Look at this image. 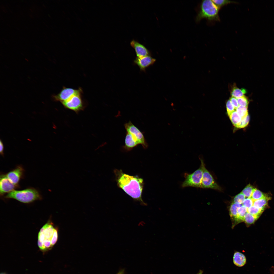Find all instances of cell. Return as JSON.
Returning <instances> with one entry per match:
<instances>
[{
  "label": "cell",
  "instance_id": "cell-1",
  "mask_svg": "<svg viewBox=\"0 0 274 274\" xmlns=\"http://www.w3.org/2000/svg\"><path fill=\"white\" fill-rule=\"evenodd\" d=\"M114 172L118 186L134 200L140 202L142 205H146L142 198L143 179L138 176L125 174L121 170L115 169Z\"/></svg>",
  "mask_w": 274,
  "mask_h": 274
},
{
  "label": "cell",
  "instance_id": "cell-2",
  "mask_svg": "<svg viewBox=\"0 0 274 274\" xmlns=\"http://www.w3.org/2000/svg\"><path fill=\"white\" fill-rule=\"evenodd\" d=\"M219 9L212 0L202 1L196 21L198 22L202 19H205L209 21H219L220 19L218 12Z\"/></svg>",
  "mask_w": 274,
  "mask_h": 274
},
{
  "label": "cell",
  "instance_id": "cell-3",
  "mask_svg": "<svg viewBox=\"0 0 274 274\" xmlns=\"http://www.w3.org/2000/svg\"><path fill=\"white\" fill-rule=\"evenodd\" d=\"M55 228L53 223L48 221L40 229L38 236V245L43 252L47 251L53 247L52 241Z\"/></svg>",
  "mask_w": 274,
  "mask_h": 274
},
{
  "label": "cell",
  "instance_id": "cell-4",
  "mask_svg": "<svg viewBox=\"0 0 274 274\" xmlns=\"http://www.w3.org/2000/svg\"><path fill=\"white\" fill-rule=\"evenodd\" d=\"M5 197L7 198L15 199L26 203H31L42 198L39 192L33 188H28L21 190H14L8 193Z\"/></svg>",
  "mask_w": 274,
  "mask_h": 274
},
{
  "label": "cell",
  "instance_id": "cell-5",
  "mask_svg": "<svg viewBox=\"0 0 274 274\" xmlns=\"http://www.w3.org/2000/svg\"><path fill=\"white\" fill-rule=\"evenodd\" d=\"M82 90L80 88L78 92L61 103L65 108L75 112L83 110L85 105L82 97Z\"/></svg>",
  "mask_w": 274,
  "mask_h": 274
},
{
  "label": "cell",
  "instance_id": "cell-6",
  "mask_svg": "<svg viewBox=\"0 0 274 274\" xmlns=\"http://www.w3.org/2000/svg\"><path fill=\"white\" fill-rule=\"evenodd\" d=\"M202 174L203 170L200 166L192 173L186 175L185 179L182 184V187H201Z\"/></svg>",
  "mask_w": 274,
  "mask_h": 274
},
{
  "label": "cell",
  "instance_id": "cell-7",
  "mask_svg": "<svg viewBox=\"0 0 274 274\" xmlns=\"http://www.w3.org/2000/svg\"><path fill=\"white\" fill-rule=\"evenodd\" d=\"M124 126L126 132L130 133L139 145H141L144 149L147 148L148 145L143 133L130 121L125 123Z\"/></svg>",
  "mask_w": 274,
  "mask_h": 274
},
{
  "label": "cell",
  "instance_id": "cell-8",
  "mask_svg": "<svg viewBox=\"0 0 274 274\" xmlns=\"http://www.w3.org/2000/svg\"><path fill=\"white\" fill-rule=\"evenodd\" d=\"M201 166L203 170L201 188L220 190V187L215 182L212 175L206 168L203 160L201 159Z\"/></svg>",
  "mask_w": 274,
  "mask_h": 274
},
{
  "label": "cell",
  "instance_id": "cell-9",
  "mask_svg": "<svg viewBox=\"0 0 274 274\" xmlns=\"http://www.w3.org/2000/svg\"><path fill=\"white\" fill-rule=\"evenodd\" d=\"M80 88L78 89H75L70 88L63 87L61 91L56 95H53L52 97L55 101H59L61 102L65 101L70 98L74 94L79 90Z\"/></svg>",
  "mask_w": 274,
  "mask_h": 274
},
{
  "label": "cell",
  "instance_id": "cell-10",
  "mask_svg": "<svg viewBox=\"0 0 274 274\" xmlns=\"http://www.w3.org/2000/svg\"><path fill=\"white\" fill-rule=\"evenodd\" d=\"M19 187L11 182L6 175H1L0 178V194L3 196L5 194L11 192Z\"/></svg>",
  "mask_w": 274,
  "mask_h": 274
},
{
  "label": "cell",
  "instance_id": "cell-11",
  "mask_svg": "<svg viewBox=\"0 0 274 274\" xmlns=\"http://www.w3.org/2000/svg\"><path fill=\"white\" fill-rule=\"evenodd\" d=\"M24 169L21 165L8 173L6 175L9 180L15 185L19 186L18 183L23 177Z\"/></svg>",
  "mask_w": 274,
  "mask_h": 274
},
{
  "label": "cell",
  "instance_id": "cell-12",
  "mask_svg": "<svg viewBox=\"0 0 274 274\" xmlns=\"http://www.w3.org/2000/svg\"><path fill=\"white\" fill-rule=\"evenodd\" d=\"M156 61L155 59L149 55L141 57H136L134 63L138 66L141 71L145 72L147 68L153 65Z\"/></svg>",
  "mask_w": 274,
  "mask_h": 274
},
{
  "label": "cell",
  "instance_id": "cell-13",
  "mask_svg": "<svg viewBox=\"0 0 274 274\" xmlns=\"http://www.w3.org/2000/svg\"><path fill=\"white\" fill-rule=\"evenodd\" d=\"M131 46L134 49L137 57H141L150 55L148 50L143 44L134 40L130 42Z\"/></svg>",
  "mask_w": 274,
  "mask_h": 274
},
{
  "label": "cell",
  "instance_id": "cell-14",
  "mask_svg": "<svg viewBox=\"0 0 274 274\" xmlns=\"http://www.w3.org/2000/svg\"><path fill=\"white\" fill-rule=\"evenodd\" d=\"M139 144L130 133L126 132L125 139L124 149L127 151L131 150Z\"/></svg>",
  "mask_w": 274,
  "mask_h": 274
},
{
  "label": "cell",
  "instance_id": "cell-15",
  "mask_svg": "<svg viewBox=\"0 0 274 274\" xmlns=\"http://www.w3.org/2000/svg\"><path fill=\"white\" fill-rule=\"evenodd\" d=\"M233 260L235 265L241 267L245 264L246 259L244 254L238 252H236L234 253Z\"/></svg>",
  "mask_w": 274,
  "mask_h": 274
},
{
  "label": "cell",
  "instance_id": "cell-16",
  "mask_svg": "<svg viewBox=\"0 0 274 274\" xmlns=\"http://www.w3.org/2000/svg\"><path fill=\"white\" fill-rule=\"evenodd\" d=\"M241 204L233 202L231 205L229 210L230 216L234 224H236L238 210L239 207L242 206Z\"/></svg>",
  "mask_w": 274,
  "mask_h": 274
},
{
  "label": "cell",
  "instance_id": "cell-17",
  "mask_svg": "<svg viewBox=\"0 0 274 274\" xmlns=\"http://www.w3.org/2000/svg\"><path fill=\"white\" fill-rule=\"evenodd\" d=\"M246 92L245 89L244 88L239 89L235 85H234L231 89V94L232 96L238 98L244 96Z\"/></svg>",
  "mask_w": 274,
  "mask_h": 274
},
{
  "label": "cell",
  "instance_id": "cell-18",
  "mask_svg": "<svg viewBox=\"0 0 274 274\" xmlns=\"http://www.w3.org/2000/svg\"><path fill=\"white\" fill-rule=\"evenodd\" d=\"M270 199L269 197L266 196L263 198L254 201L253 206L258 208L264 209L267 204L268 201Z\"/></svg>",
  "mask_w": 274,
  "mask_h": 274
},
{
  "label": "cell",
  "instance_id": "cell-19",
  "mask_svg": "<svg viewBox=\"0 0 274 274\" xmlns=\"http://www.w3.org/2000/svg\"><path fill=\"white\" fill-rule=\"evenodd\" d=\"M229 116L233 125L236 127L238 128L241 121L242 119V117L238 114L236 111L232 112Z\"/></svg>",
  "mask_w": 274,
  "mask_h": 274
},
{
  "label": "cell",
  "instance_id": "cell-20",
  "mask_svg": "<svg viewBox=\"0 0 274 274\" xmlns=\"http://www.w3.org/2000/svg\"><path fill=\"white\" fill-rule=\"evenodd\" d=\"M247 212V208L242 206L238 209L237 212L236 224L244 221V217Z\"/></svg>",
  "mask_w": 274,
  "mask_h": 274
},
{
  "label": "cell",
  "instance_id": "cell-21",
  "mask_svg": "<svg viewBox=\"0 0 274 274\" xmlns=\"http://www.w3.org/2000/svg\"><path fill=\"white\" fill-rule=\"evenodd\" d=\"M259 216H255L247 212L245 215L244 221L248 225L253 223Z\"/></svg>",
  "mask_w": 274,
  "mask_h": 274
},
{
  "label": "cell",
  "instance_id": "cell-22",
  "mask_svg": "<svg viewBox=\"0 0 274 274\" xmlns=\"http://www.w3.org/2000/svg\"><path fill=\"white\" fill-rule=\"evenodd\" d=\"M255 189L252 185L249 184L243 189L242 192L245 197H251Z\"/></svg>",
  "mask_w": 274,
  "mask_h": 274
},
{
  "label": "cell",
  "instance_id": "cell-23",
  "mask_svg": "<svg viewBox=\"0 0 274 274\" xmlns=\"http://www.w3.org/2000/svg\"><path fill=\"white\" fill-rule=\"evenodd\" d=\"M214 4L219 9L223 6L230 3H237V2L228 0H212Z\"/></svg>",
  "mask_w": 274,
  "mask_h": 274
},
{
  "label": "cell",
  "instance_id": "cell-24",
  "mask_svg": "<svg viewBox=\"0 0 274 274\" xmlns=\"http://www.w3.org/2000/svg\"><path fill=\"white\" fill-rule=\"evenodd\" d=\"M267 196L266 195L260 190L255 189L254 190L251 198L253 201L257 200L264 198Z\"/></svg>",
  "mask_w": 274,
  "mask_h": 274
},
{
  "label": "cell",
  "instance_id": "cell-25",
  "mask_svg": "<svg viewBox=\"0 0 274 274\" xmlns=\"http://www.w3.org/2000/svg\"><path fill=\"white\" fill-rule=\"evenodd\" d=\"M264 210L263 209L258 208L252 206L247 208V212L253 215L259 216Z\"/></svg>",
  "mask_w": 274,
  "mask_h": 274
},
{
  "label": "cell",
  "instance_id": "cell-26",
  "mask_svg": "<svg viewBox=\"0 0 274 274\" xmlns=\"http://www.w3.org/2000/svg\"><path fill=\"white\" fill-rule=\"evenodd\" d=\"M236 111L242 117L244 118L248 115L247 107L239 106L236 109Z\"/></svg>",
  "mask_w": 274,
  "mask_h": 274
},
{
  "label": "cell",
  "instance_id": "cell-27",
  "mask_svg": "<svg viewBox=\"0 0 274 274\" xmlns=\"http://www.w3.org/2000/svg\"><path fill=\"white\" fill-rule=\"evenodd\" d=\"M239 106L248 107V101L247 98L244 95L240 97L236 98Z\"/></svg>",
  "mask_w": 274,
  "mask_h": 274
},
{
  "label": "cell",
  "instance_id": "cell-28",
  "mask_svg": "<svg viewBox=\"0 0 274 274\" xmlns=\"http://www.w3.org/2000/svg\"><path fill=\"white\" fill-rule=\"evenodd\" d=\"M245 198V196L241 192L234 197L233 199L234 202L242 204L243 203Z\"/></svg>",
  "mask_w": 274,
  "mask_h": 274
},
{
  "label": "cell",
  "instance_id": "cell-29",
  "mask_svg": "<svg viewBox=\"0 0 274 274\" xmlns=\"http://www.w3.org/2000/svg\"><path fill=\"white\" fill-rule=\"evenodd\" d=\"M227 113L229 116L232 112L236 111V109L231 102L230 100H228L226 103Z\"/></svg>",
  "mask_w": 274,
  "mask_h": 274
},
{
  "label": "cell",
  "instance_id": "cell-30",
  "mask_svg": "<svg viewBox=\"0 0 274 274\" xmlns=\"http://www.w3.org/2000/svg\"><path fill=\"white\" fill-rule=\"evenodd\" d=\"M249 116L248 115L247 116L242 118L240 124L237 128H244L248 125L249 121Z\"/></svg>",
  "mask_w": 274,
  "mask_h": 274
},
{
  "label": "cell",
  "instance_id": "cell-31",
  "mask_svg": "<svg viewBox=\"0 0 274 274\" xmlns=\"http://www.w3.org/2000/svg\"><path fill=\"white\" fill-rule=\"evenodd\" d=\"M254 201L251 198H248L245 199L243 204V206L247 208L253 206Z\"/></svg>",
  "mask_w": 274,
  "mask_h": 274
},
{
  "label": "cell",
  "instance_id": "cell-32",
  "mask_svg": "<svg viewBox=\"0 0 274 274\" xmlns=\"http://www.w3.org/2000/svg\"><path fill=\"white\" fill-rule=\"evenodd\" d=\"M230 100L236 109L239 106L237 98L232 96L230 97Z\"/></svg>",
  "mask_w": 274,
  "mask_h": 274
},
{
  "label": "cell",
  "instance_id": "cell-33",
  "mask_svg": "<svg viewBox=\"0 0 274 274\" xmlns=\"http://www.w3.org/2000/svg\"><path fill=\"white\" fill-rule=\"evenodd\" d=\"M4 147L3 143L1 140H0V153L2 156L4 155Z\"/></svg>",
  "mask_w": 274,
  "mask_h": 274
},
{
  "label": "cell",
  "instance_id": "cell-34",
  "mask_svg": "<svg viewBox=\"0 0 274 274\" xmlns=\"http://www.w3.org/2000/svg\"><path fill=\"white\" fill-rule=\"evenodd\" d=\"M124 271L123 270H122L119 271L116 274H124Z\"/></svg>",
  "mask_w": 274,
  "mask_h": 274
},
{
  "label": "cell",
  "instance_id": "cell-35",
  "mask_svg": "<svg viewBox=\"0 0 274 274\" xmlns=\"http://www.w3.org/2000/svg\"><path fill=\"white\" fill-rule=\"evenodd\" d=\"M203 272V271L202 270H200L199 272L197 274H202Z\"/></svg>",
  "mask_w": 274,
  "mask_h": 274
},
{
  "label": "cell",
  "instance_id": "cell-36",
  "mask_svg": "<svg viewBox=\"0 0 274 274\" xmlns=\"http://www.w3.org/2000/svg\"><path fill=\"white\" fill-rule=\"evenodd\" d=\"M1 274H6L5 273H1Z\"/></svg>",
  "mask_w": 274,
  "mask_h": 274
}]
</instances>
